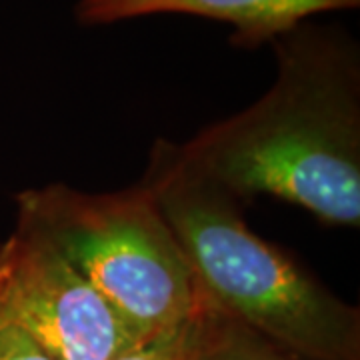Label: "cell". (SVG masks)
Returning a JSON list of instances; mask_svg holds the SVG:
<instances>
[{
	"mask_svg": "<svg viewBox=\"0 0 360 360\" xmlns=\"http://www.w3.org/2000/svg\"><path fill=\"white\" fill-rule=\"evenodd\" d=\"M276 78L182 150L238 198L270 196L326 226H360V49L340 26L302 22L270 42Z\"/></svg>",
	"mask_w": 360,
	"mask_h": 360,
	"instance_id": "cell-1",
	"label": "cell"
},
{
	"mask_svg": "<svg viewBox=\"0 0 360 360\" xmlns=\"http://www.w3.org/2000/svg\"><path fill=\"white\" fill-rule=\"evenodd\" d=\"M167 219L206 300L302 360H360V310L250 231L240 200L160 139L139 182Z\"/></svg>",
	"mask_w": 360,
	"mask_h": 360,
	"instance_id": "cell-2",
	"label": "cell"
},
{
	"mask_svg": "<svg viewBox=\"0 0 360 360\" xmlns=\"http://www.w3.org/2000/svg\"><path fill=\"white\" fill-rule=\"evenodd\" d=\"M37 232L112 307L141 342L193 316L200 292L167 219L141 184L86 193L63 182L14 196Z\"/></svg>",
	"mask_w": 360,
	"mask_h": 360,
	"instance_id": "cell-3",
	"label": "cell"
},
{
	"mask_svg": "<svg viewBox=\"0 0 360 360\" xmlns=\"http://www.w3.org/2000/svg\"><path fill=\"white\" fill-rule=\"evenodd\" d=\"M0 314L54 360H110L141 345L77 270L20 224L0 245Z\"/></svg>",
	"mask_w": 360,
	"mask_h": 360,
	"instance_id": "cell-4",
	"label": "cell"
},
{
	"mask_svg": "<svg viewBox=\"0 0 360 360\" xmlns=\"http://www.w3.org/2000/svg\"><path fill=\"white\" fill-rule=\"evenodd\" d=\"M360 0H78L80 25L101 26L150 14H191L229 22L232 44L257 49L309 18L333 11H352Z\"/></svg>",
	"mask_w": 360,
	"mask_h": 360,
	"instance_id": "cell-5",
	"label": "cell"
},
{
	"mask_svg": "<svg viewBox=\"0 0 360 360\" xmlns=\"http://www.w3.org/2000/svg\"><path fill=\"white\" fill-rule=\"evenodd\" d=\"M193 360H302L212 307L205 296L196 309Z\"/></svg>",
	"mask_w": 360,
	"mask_h": 360,
	"instance_id": "cell-6",
	"label": "cell"
},
{
	"mask_svg": "<svg viewBox=\"0 0 360 360\" xmlns=\"http://www.w3.org/2000/svg\"><path fill=\"white\" fill-rule=\"evenodd\" d=\"M196 340V312L186 322L148 338L110 360H193Z\"/></svg>",
	"mask_w": 360,
	"mask_h": 360,
	"instance_id": "cell-7",
	"label": "cell"
},
{
	"mask_svg": "<svg viewBox=\"0 0 360 360\" xmlns=\"http://www.w3.org/2000/svg\"><path fill=\"white\" fill-rule=\"evenodd\" d=\"M0 360H54L20 330L14 322L0 314Z\"/></svg>",
	"mask_w": 360,
	"mask_h": 360,
	"instance_id": "cell-8",
	"label": "cell"
}]
</instances>
